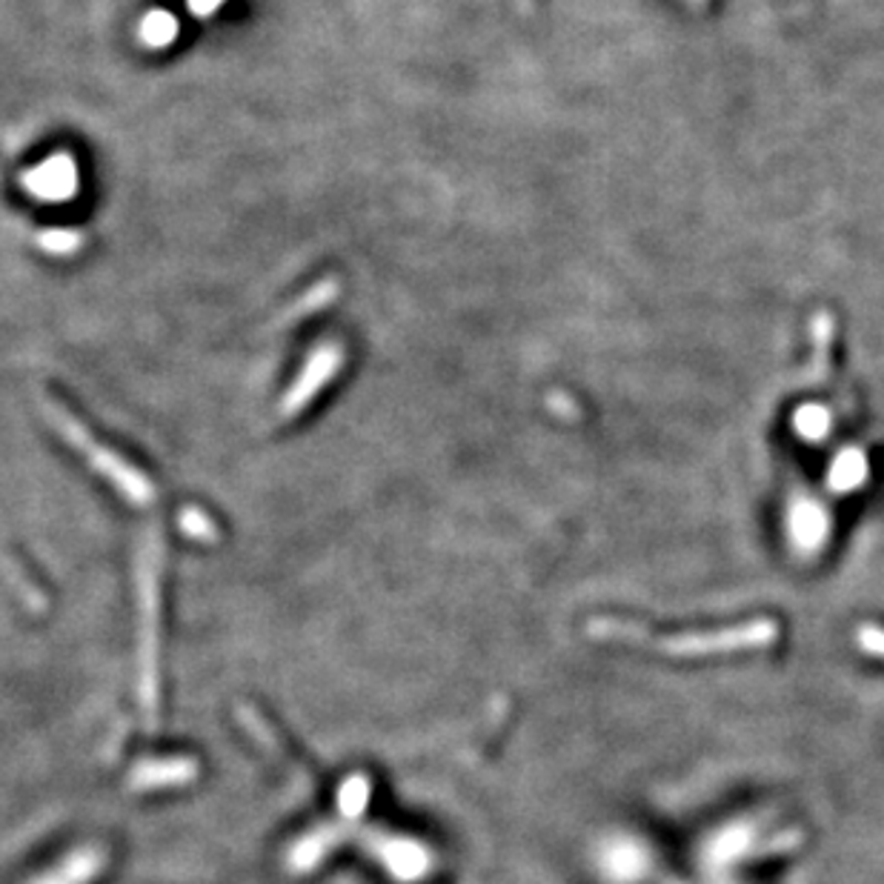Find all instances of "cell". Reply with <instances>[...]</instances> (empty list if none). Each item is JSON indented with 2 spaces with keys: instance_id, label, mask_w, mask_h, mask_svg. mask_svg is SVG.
Returning a JSON list of instances; mask_svg holds the SVG:
<instances>
[{
  "instance_id": "cell-5",
  "label": "cell",
  "mask_w": 884,
  "mask_h": 884,
  "mask_svg": "<svg viewBox=\"0 0 884 884\" xmlns=\"http://www.w3.org/2000/svg\"><path fill=\"white\" fill-rule=\"evenodd\" d=\"M172 32H175V21H172V18H169V14H158V18H149L147 23H143V35L149 38V41H158V43H163V41H169V38H172Z\"/></svg>"
},
{
  "instance_id": "cell-6",
  "label": "cell",
  "mask_w": 884,
  "mask_h": 884,
  "mask_svg": "<svg viewBox=\"0 0 884 884\" xmlns=\"http://www.w3.org/2000/svg\"><path fill=\"white\" fill-rule=\"evenodd\" d=\"M190 3L198 14H204V12H212V9L219 7L221 0H190Z\"/></svg>"
},
{
  "instance_id": "cell-4",
  "label": "cell",
  "mask_w": 884,
  "mask_h": 884,
  "mask_svg": "<svg viewBox=\"0 0 884 884\" xmlns=\"http://www.w3.org/2000/svg\"><path fill=\"white\" fill-rule=\"evenodd\" d=\"M856 645L862 647L864 653L876 656V659H884V630L873 625H862L856 630Z\"/></svg>"
},
{
  "instance_id": "cell-2",
  "label": "cell",
  "mask_w": 884,
  "mask_h": 884,
  "mask_svg": "<svg viewBox=\"0 0 884 884\" xmlns=\"http://www.w3.org/2000/svg\"><path fill=\"white\" fill-rule=\"evenodd\" d=\"M41 407L43 415L50 418L52 427H55L57 433H61V436H64L66 441H70L72 447H75L77 452H81V456H84L86 461L106 478V481H113L132 504H147V501L152 499L155 490L152 484H149V478L135 470L132 464H127L120 456H115L113 449H106L104 444L84 427V424L77 422L75 413H72L70 407H64L61 401H55L46 393L41 395Z\"/></svg>"
},
{
  "instance_id": "cell-1",
  "label": "cell",
  "mask_w": 884,
  "mask_h": 884,
  "mask_svg": "<svg viewBox=\"0 0 884 884\" xmlns=\"http://www.w3.org/2000/svg\"><path fill=\"white\" fill-rule=\"evenodd\" d=\"M587 632L596 641H616V645L641 647L653 653L670 656V659H704V656H731L744 650H761L779 641V625L773 618H756L736 627H718V630L699 632H653L645 625L627 621V618L601 616L593 618Z\"/></svg>"
},
{
  "instance_id": "cell-3",
  "label": "cell",
  "mask_w": 884,
  "mask_h": 884,
  "mask_svg": "<svg viewBox=\"0 0 884 884\" xmlns=\"http://www.w3.org/2000/svg\"><path fill=\"white\" fill-rule=\"evenodd\" d=\"M341 370H344V347L338 341H327V344L309 352L301 375L292 381L289 393L281 398L284 418H292V415L301 413L309 401H316L318 393H323V386L330 384Z\"/></svg>"
}]
</instances>
